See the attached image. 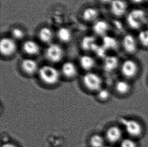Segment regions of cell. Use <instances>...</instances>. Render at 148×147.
Returning a JSON list of instances; mask_svg holds the SVG:
<instances>
[{"instance_id":"cell-17","label":"cell","mask_w":148,"mask_h":147,"mask_svg":"<svg viewBox=\"0 0 148 147\" xmlns=\"http://www.w3.org/2000/svg\"><path fill=\"white\" fill-rule=\"evenodd\" d=\"M136 37L140 48L148 50V28L143 29L137 32Z\"/></svg>"},{"instance_id":"cell-1","label":"cell","mask_w":148,"mask_h":147,"mask_svg":"<svg viewBox=\"0 0 148 147\" xmlns=\"http://www.w3.org/2000/svg\"><path fill=\"white\" fill-rule=\"evenodd\" d=\"M124 19L126 26L132 31L138 32L148 26V11L140 6L130 8Z\"/></svg>"},{"instance_id":"cell-12","label":"cell","mask_w":148,"mask_h":147,"mask_svg":"<svg viewBox=\"0 0 148 147\" xmlns=\"http://www.w3.org/2000/svg\"><path fill=\"white\" fill-rule=\"evenodd\" d=\"M23 49L29 55H36L40 51L38 44L33 40H27L25 42L23 45Z\"/></svg>"},{"instance_id":"cell-8","label":"cell","mask_w":148,"mask_h":147,"mask_svg":"<svg viewBox=\"0 0 148 147\" xmlns=\"http://www.w3.org/2000/svg\"><path fill=\"white\" fill-rule=\"evenodd\" d=\"M17 50V44L14 40L9 37L3 38L0 41V52L3 56H11Z\"/></svg>"},{"instance_id":"cell-15","label":"cell","mask_w":148,"mask_h":147,"mask_svg":"<svg viewBox=\"0 0 148 147\" xmlns=\"http://www.w3.org/2000/svg\"><path fill=\"white\" fill-rule=\"evenodd\" d=\"M21 66L23 70L29 74L34 73L38 68L37 63L31 59H25L23 60L21 62Z\"/></svg>"},{"instance_id":"cell-2","label":"cell","mask_w":148,"mask_h":147,"mask_svg":"<svg viewBox=\"0 0 148 147\" xmlns=\"http://www.w3.org/2000/svg\"><path fill=\"white\" fill-rule=\"evenodd\" d=\"M120 46L125 54L130 56H134L140 49L136 35L126 32L122 35Z\"/></svg>"},{"instance_id":"cell-30","label":"cell","mask_w":148,"mask_h":147,"mask_svg":"<svg viewBox=\"0 0 148 147\" xmlns=\"http://www.w3.org/2000/svg\"><path fill=\"white\" fill-rule=\"evenodd\" d=\"M145 3H148V0H145Z\"/></svg>"},{"instance_id":"cell-10","label":"cell","mask_w":148,"mask_h":147,"mask_svg":"<svg viewBox=\"0 0 148 147\" xmlns=\"http://www.w3.org/2000/svg\"><path fill=\"white\" fill-rule=\"evenodd\" d=\"M123 133L121 129L116 125L111 126L108 128L106 133L107 139L112 143H115L122 141Z\"/></svg>"},{"instance_id":"cell-18","label":"cell","mask_w":148,"mask_h":147,"mask_svg":"<svg viewBox=\"0 0 148 147\" xmlns=\"http://www.w3.org/2000/svg\"><path fill=\"white\" fill-rule=\"evenodd\" d=\"M62 72L67 77L71 78L76 75L77 71L76 66L73 63L66 62L62 65Z\"/></svg>"},{"instance_id":"cell-27","label":"cell","mask_w":148,"mask_h":147,"mask_svg":"<svg viewBox=\"0 0 148 147\" xmlns=\"http://www.w3.org/2000/svg\"><path fill=\"white\" fill-rule=\"evenodd\" d=\"M98 96L100 99L102 100H106L110 97V92L106 89H101L98 91Z\"/></svg>"},{"instance_id":"cell-25","label":"cell","mask_w":148,"mask_h":147,"mask_svg":"<svg viewBox=\"0 0 148 147\" xmlns=\"http://www.w3.org/2000/svg\"><path fill=\"white\" fill-rule=\"evenodd\" d=\"M120 147H138V146L134 139L125 138L122 139L121 141Z\"/></svg>"},{"instance_id":"cell-7","label":"cell","mask_w":148,"mask_h":147,"mask_svg":"<svg viewBox=\"0 0 148 147\" xmlns=\"http://www.w3.org/2000/svg\"><path fill=\"white\" fill-rule=\"evenodd\" d=\"M83 81L86 87L92 91H99L102 86L101 78L94 73L86 74L83 78Z\"/></svg>"},{"instance_id":"cell-24","label":"cell","mask_w":148,"mask_h":147,"mask_svg":"<svg viewBox=\"0 0 148 147\" xmlns=\"http://www.w3.org/2000/svg\"><path fill=\"white\" fill-rule=\"evenodd\" d=\"M104 138L100 135H94L90 139V144L92 147H104Z\"/></svg>"},{"instance_id":"cell-6","label":"cell","mask_w":148,"mask_h":147,"mask_svg":"<svg viewBox=\"0 0 148 147\" xmlns=\"http://www.w3.org/2000/svg\"><path fill=\"white\" fill-rule=\"evenodd\" d=\"M39 76L42 81L48 84L57 83L60 79V73L57 69L51 66H44L39 70Z\"/></svg>"},{"instance_id":"cell-21","label":"cell","mask_w":148,"mask_h":147,"mask_svg":"<svg viewBox=\"0 0 148 147\" xmlns=\"http://www.w3.org/2000/svg\"><path fill=\"white\" fill-rule=\"evenodd\" d=\"M57 36L60 41L63 42H68L71 39L72 33L68 28L61 27L58 30Z\"/></svg>"},{"instance_id":"cell-14","label":"cell","mask_w":148,"mask_h":147,"mask_svg":"<svg viewBox=\"0 0 148 147\" xmlns=\"http://www.w3.org/2000/svg\"><path fill=\"white\" fill-rule=\"evenodd\" d=\"M115 89L120 95H126L131 91L132 86L127 80H121L116 82Z\"/></svg>"},{"instance_id":"cell-22","label":"cell","mask_w":148,"mask_h":147,"mask_svg":"<svg viewBox=\"0 0 148 147\" xmlns=\"http://www.w3.org/2000/svg\"><path fill=\"white\" fill-rule=\"evenodd\" d=\"M82 48L86 50H94L97 46L95 43L94 38L92 36H86L84 38L82 42Z\"/></svg>"},{"instance_id":"cell-3","label":"cell","mask_w":148,"mask_h":147,"mask_svg":"<svg viewBox=\"0 0 148 147\" xmlns=\"http://www.w3.org/2000/svg\"><path fill=\"white\" fill-rule=\"evenodd\" d=\"M121 73L127 79L136 77L140 72V67L138 62L130 56L122 61L120 65Z\"/></svg>"},{"instance_id":"cell-28","label":"cell","mask_w":148,"mask_h":147,"mask_svg":"<svg viewBox=\"0 0 148 147\" xmlns=\"http://www.w3.org/2000/svg\"><path fill=\"white\" fill-rule=\"evenodd\" d=\"M2 147H17L16 146L12 143H8L4 144Z\"/></svg>"},{"instance_id":"cell-19","label":"cell","mask_w":148,"mask_h":147,"mask_svg":"<svg viewBox=\"0 0 148 147\" xmlns=\"http://www.w3.org/2000/svg\"><path fill=\"white\" fill-rule=\"evenodd\" d=\"M38 36L42 42L45 43H49L51 42L53 38V32L48 27H43L40 30Z\"/></svg>"},{"instance_id":"cell-26","label":"cell","mask_w":148,"mask_h":147,"mask_svg":"<svg viewBox=\"0 0 148 147\" xmlns=\"http://www.w3.org/2000/svg\"><path fill=\"white\" fill-rule=\"evenodd\" d=\"M12 36L17 39H21L24 37V32L20 28H15L12 31Z\"/></svg>"},{"instance_id":"cell-9","label":"cell","mask_w":148,"mask_h":147,"mask_svg":"<svg viewBox=\"0 0 148 147\" xmlns=\"http://www.w3.org/2000/svg\"><path fill=\"white\" fill-rule=\"evenodd\" d=\"M64 55L62 48L57 44H51L47 48L46 56L51 62L58 63L61 61Z\"/></svg>"},{"instance_id":"cell-13","label":"cell","mask_w":148,"mask_h":147,"mask_svg":"<svg viewBox=\"0 0 148 147\" xmlns=\"http://www.w3.org/2000/svg\"><path fill=\"white\" fill-rule=\"evenodd\" d=\"M109 24L104 20H98L95 23L93 26V30L97 34L100 36H103L109 30Z\"/></svg>"},{"instance_id":"cell-4","label":"cell","mask_w":148,"mask_h":147,"mask_svg":"<svg viewBox=\"0 0 148 147\" xmlns=\"http://www.w3.org/2000/svg\"><path fill=\"white\" fill-rule=\"evenodd\" d=\"M120 122L130 137L138 138L143 135L144 127L142 123L136 119L122 118L120 119Z\"/></svg>"},{"instance_id":"cell-29","label":"cell","mask_w":148,"mask_h":147,"mask_svg":"<svg viewBox=\"0 0 148 147\" xmlns=\"http://www.w3.org/2000/svg\"><path fill=\"white\" fill-rule=\"evenodd\" d=\"M113 0H100V2L102 4L110 5V3L112 2Z\"/></svg>"},{"instance_id":"cell-5","label":"cell","mask_w":148,"mask_h":147,"mask_svg":"<svg viewBox=\"0 0 148 147\" xmlns=\"http://www.w3.org/2000/svg\"><path fill=\"white\" fill-rule=\"evenodd\" d=\"M109 7L111 13L117 18H125L131 8L128 0H113Z\"/></svg>"},{"instance_id":"cell-16","label":"cell","mask_w":148,"mask_h":147,"mask_svg":"<svg viewBox=\"0 0 148 147\" xmlns=\"http://www.w3.org/2000/svg\"><path fill=\"white\" fill-rule=\"evenodd\" d=\"M99 12L94 8H86L82 13V18L87 22H94L98 19Z\"/></svg>"},{"instance_id":"cell-20","label":"cell","mask_w":148,"mask_h":147,"mask_svg":"<svg viewBox=\"0 0 148 147\" xmlns=\"http://www.w3.org/2000/svg\"><path fill=\"white\" fill-rule=\"evenodd\" d=\"M80 64L84 70H90L94 67L95 61L92 56L84 55L80 58Z\"/></svg>"},{"instance_id":"cell-31","label":"cell","mask_w":148,"mask_h":147,"mask_svg":"<svg viewBox=\"0 0 148 147\" xmlns=\"http://www.w3.org/2000/svg\"><path fill=\"white\" fill-rule=\"evenodd\" d=\"M111 147V146H105V147Z\"/></svg>"},{"instance_id":"cell-11","label":"cell","mask_w":148,"mask_h":147,"mask_svg":"<svg viewBox=\"0 0 148 147\" xmlns=\"http://www.w3.org/2000/svg\"><path fill=\"white\" fill-rule=\"evenodd\" d=\"M119 66V60L115 56H106L104 58L103 67L105 71L112 72Z\"/></svg>"},{"instance_id":"cell-23","label":"cell","mask_w":148,"mask_h":147,"mask_svg":"<svg viewBox=\"0 0 148 147\" xmlns=\"http://www.w3.org/2000/svg\"><path fill=\"white\" fill-rule=\"evenodd\" d=\"M117 42L114 38L111 36H105L103 39V46L106 50H114L118 46Z\"/></svg>"}]
</instances>
